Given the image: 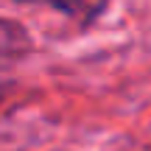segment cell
<instances>
[{"label":"cell","instance_id":"cell-1","mask_svg":"<svg viewBox=\"0 0 151 151\" xmlns=\"http://www.w3.org/2000/svg\"><path fill=\"white\" fill-rule=\"evenodd\" d=\"M17 3H42L50 9L67 14L78 25H90L101 17V11L106 9V0H17Z\"/></svg>","mask_w":151,"mask_h":151},{"label":"cell","instance_id":"cell-2","mask_svg":"<svg viewBox=\"0 0 151 151\" xmlns=\"http://www.w3.org/2000/svg\"><path fill=\"white\" fill-rule=\"evenodd\" d=\"M31 50L28 31L14 20H0V62H14Z\"/></svg>","mask_w":151,"mask_h":151}]
</instances>
